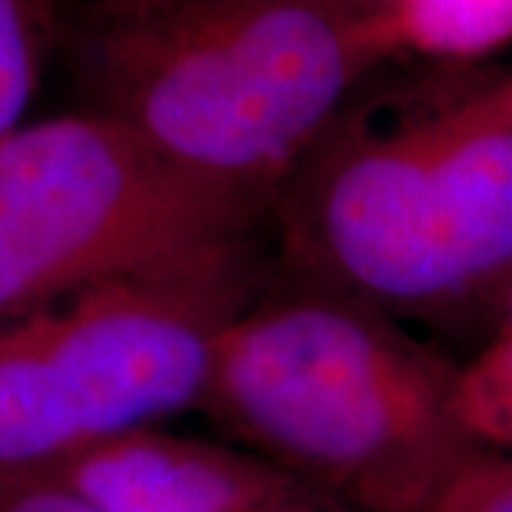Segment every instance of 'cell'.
<instances>
[{
    "instance_id": "52a82bcc",
    "label": "cell",
    "mask_w": 512,
    "mask_h": 512,
    "mask_svg": "<svg viewBox=\"0 0 512 512\" xmlns=\"http://www.w3.org/2000/svg\"><path fill=\"white\" fill-rule=\"evenodd\" d=\"M399 23L404 49L478 57L512 40V0H410Z\"/></svg>"
},
{
    "instance_id": "277c9868",
    "label": "cell",
    "mask_w": 512,
    "mask_h": 512,
    "mask_svg": "<svg viewBox=\"0 0 512 512\" xmlns=\"http://www.w3.org/2000/svg\"><path fill=\"white\" fill-rule=\"evenodd\" d=\"M256 242L60 296L0 322V473L200 407L225 328L265 291Z\"/></svg>"
},
{
    "instance_id": "ba28073f",
    "label": "cell",
    "mask_w": 512,
    "mask_h": 512,
    "mask_svg": "<svg viewBox=\"0 0 512 512\" xmlns=\"http://www.w3.org/2000/svg\"><path fill=\"white\" fill-rule=\"evenodd\" d=\"M456 413L478 447L512 453V333H498L476 359L456 367Z\"/></svg>"
},
{
    "instance_id": "2e32d148",
    "label": "cell",
    "mask_w": 512,
    "mask_h": 512,
    "mask_svg": "<svg viewBox=\"0 0 512 512\" xmlns=\"http://www.w3.org/2000/svg\"><path fill=\"white\" fill-rule=\"evenodd\" d=\"M143 3H160V0H86V6H143Z\"/></svg>"
},
{
    "instance_id": "9a60e30c",
    "label": "cell",
    "mask_w": 512,
    "mask_h": 512,
    "mask_svg": "<svg viewBox=\"0 0 512 512\" xmlns=\"http://www.w3.org/2000/svg\"><path fill=\"white\" fill-rule=\"evenodd\" d=\"M330 3H342L362 12H379V15H402V9L410 0H330Z\"/></svg>"
},
{
    "instance_id": "5b68a950",
    "label": "cell",
    "mask_w": 512,
    "mask_h": 512,
    "mask_svg": "<svg viewBox=\"0 0 512 512\" xmlns=\"http://www.w3.org/2000/svg\"><path fill=\"white\" fill-rule=\"evenodd\" d=\"M268 217L103 114L23 123L0 140V322L251 242Z\"/></svg>"
},
{
    "instance_id": "5bb4252c",
    "label": "cell",
    "mask_w": 512,
    "mask_h": 512,
    "mask_svg": "<svg viewBox=\"0 0 512 512\" xmlns=\"http://www.w3.org/2000/svg\"><path fill=\"white\" fill-rule=\"evenodd\" d=\"M495 313H498V333H512V274L493 296Z\"/></svg>"
},
{
    "instance_id": "30bf717a",
    "label": "cell",
    "mask_w": 512,
    "mask_h": 512,
    "mask_svg": "<svg viewBox=\"0 0 512 512\" xmlns=\"http://www.w3.org/2000/svg\"><path fill=\"white\" fill-rule=\"evenodd\" d=\"M0 512H97L49 470L0 473Z\"/></svg>"
},
{
    "instance_id": "e0dca14e",
    "label": "cell",
    "mask_w": 512,
    "mask_h": 512,
    "mask_svg": "<svg viewBox=\"0 0 512 512\" xmlns=\"http://www.w3.org/2000/svg\"><path fill=\"white\" fill-rule=\"evenodd\" d=\"M510 86H512V77H510Z\"/></svg>"
},
{
    "instance_id": "7a4b0ae2",
    "label": "cell",
    "mask_w": 512,
    "mask_h": 512,
    "mask_svg": "<svg viewBox=\"0 0 512 512\" xmlns=\"http://www.w3.org/2000/svg\"><path fill=\"white\" fill-rule=\"evenodd\" d=\"M291 276L390 316L493 299L512 274V86L353 100L274 202Z\"/></svg>"
},
{
    "instance_id": "6da1fadb",
    "label": "cell",
    "mask_w": 512,
    "mask_h": 512,
    "mask_svg": "<svg viewBox=\"0 0 512 512\" xmlns=\"http://www.w3.org/2000/svg\"><path fill=\"white\" fill-rule=\"evenodd\" d=\"M399 52V15L330 0L86 6L69 40L86 111L271 211L316 137Z\"/></svg>"
},
{
    "instance_id": "9c48e42d",
    "label": "cell",
    "mask_w": 512,
    "mask_h": 512,
    "mask_svg": "<svg viewBox=\"0 0 512 512\" xmlns=\"http://www.w3.org/2000/svg\"><path fill=\"white\" fill-rule=\"evenodd\" d=\"M46 0H0V140L26 123L43 49Z\"/></svg>"
},
{
    "instance_id": "3957f363",
    "label": "cell",
    "mask_w": 512,
    "mask_h": 512,
    "mask_svg": "<svg viewBox=\"0 0 512 512\" xmlns=\"http://www.w3.org/2000/svg\"><path fill=\"white\" fill-rule=\"evenodd\" d=\"M202 410L248 453L359 512H430L487 456L456 367L390 313L291 276L225 328Z\"/></svg>"
},
{
    "instance_id": "4fadbf2b",
    "label": "cell",
    "mask_w": 512,
    "mask_h": 512,
    "mask_svg": "<svg viewBox=\"0 0 512 512\" xmlns=\"http://www.w3.org/2000/svg\"><path fill=\"white\" fill-rule=\"evenodd\" d=\"M484 458L481 456L464 473V476L458 478L456 484L447 490V493L441 495L439 504L433 507L430 512H476V504H478V490H481V467H484Z\"/></svg>"
},
{
    "instance_id": "7c38bea8",
    "label": "cell",
    "mask_w": 512,
    "mask_h": 512,
    "mask_svg": "<svg viewBox=\"0 0 512 512\" xmlns=\"http://www.w3.org/2000/svg\"><path fill=\"white\" fill-rule=\"evenodd\" d=\"M339 501L330 495L313 490L302 481H291L282 493H276L268 504H262L256 512H345Z\"/></svg>"
},
{
    "instance_id": "8992f818",
    "label": "cell",
    "mask_w": 512,
    "mask_h": 512,
    "mask_svg": "<svg viewBox=\"0 0 512 512\" xmlns=\"http://www.w3.org/2000/svg\"><path fill=\"white\" fill-rule=\"evenodd\" d=\"M49 473L97 512H256L296 481L254 453L157 427L103 441Z\"/></svg>"
},
{
    "instance_id": "8fae6325",
    "label": "cell",
    "mask_w": 512,
    "mask_h": 512,
    "mask_svg": "<svg viewBox=\"0 0 512 512\" xmlns=\"http://www.w3.org/2000/svg\"><path fill=\"white\" fill-rule=\"evenodd\" d=\"M476 512H512V458H484Z\"/></svg>"
}]
</instances>
